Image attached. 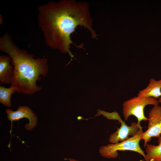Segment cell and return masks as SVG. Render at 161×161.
Masks as SVG:
<instances>
[{"mask_svg": "<svg viewBox=\"0 0 161 161\" xmlns=\"http://www.w3.org/2000/svg\"><path fill=\"white\" fill-rule=\"evenodd\" d=\"M37 19L44 42L51 49L68 53L72 60L74 56L69 49L73 43L70 35L78 26L86 28L92 38L97 39L93 28V21L87 3L73 0L50 1L38 8Z\"/></svg>", "mask_w": 161, "mask_h": 161, "instance_id": "1", "label": "cell"}, {"mask_svg": "<svg viewBox=\"0 0 161 161\" xmlns=\"http://www.w3.org/2000/svg\"><path fill=\"white\" fill-rule=\"evenodd\" d=\"M0 50L11 58L13 70L10 86L15 88L16 92L32 95L41 90L36 83L41 79V76L47 75L49 66L46 58H34L27 50L18 47L7 33L0 38Z\"/></svg>", "mask_w": 161, "mask_h": 161, "instance_id": "2", "label": "cell"}, {"mask_svg": "<svg viewBox=\"0 0 161 161\" xmlns=\"http://www.w3.org/2000/svg\"><path fill=\"white\" fill-rule=\"evenodd\" d=\"M159 104L158 100L152 97L137 96L127 100L123 104V114L125 121L127 120L130 116L133 115L137 119V123L139 127L143 128L140 125L141 121L148 120V118L144 115V108L147 105L155 106Z\"/></svg>", "mask_w": 161, "mask_h": 161, "instance_id": "3", "label": "cell"}, {"mask_svg": "<svg viewBox=\"0 0 161 161\" xmlns=\"http://www.w3.org/2000/svg\"><path fill=\"white\" fill-rule=\"evenodd\" d=\"M143 133L142 129H141L137 134L125 141L116 144L103 146L99 149V153L104 157L114 159L117 157L118 155V151H132L140 154L145 160L146 155L139 144V141L140 140V136Z\"/></svg>", "mask_w": 161, "mask_h": 161, "instance_id": "4", "label": "cell"}, {"mask_svg": "<svg viewBox=\"0 0 161 161\" xmlns=\"http://www.w3.org/2000/svg\"><path fill=\"white\" fill-rule=\"evenodd\" d=\"M148 129L140 136V140H144V146L152 137H159L161 135V106H154L148 114Z\"/></svg>", "mask_w": 161, "mask_h": 161, "instance_id": "5", "label": "cell"}, {"mask_svg": "<svg viewBox=\"0 0 161 161\" xmlns=\"http://www.w3.org/2000/svg\"><path fill=\"white\" fill-rule=\"evenodd\" d=\"M6 112L8 120L12 122L24 118L28 119L29 123L25 126V129L28 130H32L36 125L37 117L28 106H20L16 111L8 109L6 110Z\"/></svg>", "mask_w": 161, "mask_h": 161, "instance_id": "6", "label": "cell"}, {"mask_svg": "<svg viewBox=\"0 0 161 161\" xmlns=\"http://www.w3.org/2000/svg\"><path fill=\"white\" fill-rule=\"evenodd\" d=\"M121 123L120 127L117 128V130L111 134L109 138V141L112 144H116L119 141H123L129 138V137H133L139 132L140 128L137 123L132 122L130 126H127L119 116L117 120Z\"/></svg>", "mask_w": 161, "mask_h": 161, "instance_id": "7", "label": "cell"}, {"mask_svg": "<svg viewBox=\"0 0 161 161\" xmlns=\"http://www.w3.org/2000/svg\"><path fill=\"white\" fill-rule=\"evenodd\" d=\"M11 58L8 55L0 56V83H10L13 67L11 64Z\"/></svg>", "mask_w": 161, "mask_h": 161, "instance_id": "8", "label": "cell"}, {"mask_svg": "<svg viewBox=\"0 0 161 161\" xmlns=\"http://www.w3.org/2000/svg\"><path fill=\"white\" fill-rule=\"evenodd\" d=\"M137 96L159 98L161 96V79L157 80L153 78L150 79L147 86L140 91Z\"/></svg>", "mask_w": 161, "mask_h": 161, "instance_id": "9", "label": "cell"}, {"mask_svg": "<svg viewBox=\"0 0 161 161\" xmlns=\"http://www.w3.org/2000/svg\"><path fill=\"white\" fill-rule=\"evenodd\" d=\"M157 145L148 144L146 147V161L161 160V135L158 137Z\"/></svg>", "mask_w": 161, "mask_h": 161, "instance_id": "10", "label": "cell"}, {"mask_svg": "<svg viewBox=\"0 0 161 161\" xmlns=\"http://www.w3.org/2000/svg\"><path fill=\"white\" fill-rule=\"evenodd\" d=\"M16 92V89L13 87L10 86L7 88L0 86V102L6 106L11 107V96Z\"/></svg>", "mask_w": 161, "mask_h": 161, "instance_id": "11", "label": "cell"}, {"mask_svg": "<svg viewBox=\"0 0 161 161\" xmlns=\"http://www.w3.org/2000/svg\"><path fill=\"white\" fill-rule=\"evenodd\" d=\"M65 159L68 160L70 161H78V160H75V159H71V158L66 159Z\"/></svg>", "mask_w": 161, "mask_h": 161, "instance_id": "12", "label": "cell"}, {"mask_svg": "<svg viewBox=\"0 0 161 161\" xmlns=\"http://www.w3.org/2000/svg\"><path fill=\"white\" fill-rule=\"evenodd\" d=\"M158 101L159 103H161V96L158 98Z\"/></svg>", "mask_w": 161, "mask_h": 161, "instance_id": "13", "label": "cell"}, {"mask_svg": "<svg viewBox=\"0 0 161 161\" xmlns=\"http://www.w3.org/2000/svg\"><path fill=\"white\" fill-rule=\"evenodd\" d=\"M153 161H161V160H154Z\"/></svg>", "mask_w": 161, "mask_h": 161, "instance_id": "14", "label": "cell"}, {"mask_svg": "<svg viewBox=\"0 0 161 161\" xmlns=\"http://www.w3.org/2000/svg\"></svg>", "mask_w": 161, "mask_h": 161, "instance_id": "15", "label": "cell"}]
</instances>
